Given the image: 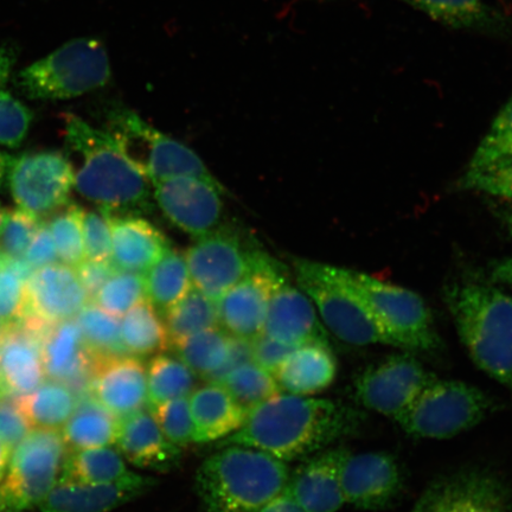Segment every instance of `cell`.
Segmentation results:
<instances>
[{
	"label": "cell",
	"instance_id": "cell-34",
	"mask_svg": "<svg viewBox=\"0 0 512 512\" xmlns=\"http://www.w3.org/2000/svg\"><path fill=\"white\" fill-rule=\"evenodd\" d=\"M75 395L66 384L49 381L34 392L19 396V405L32 427L57 430L66 424L76 407Z\"/></svg>",
	"mask_w": 512,
	"mask_h": 512
},
{
	"label": "cell",
	"instance_id": "cell-44",
	"mask_svg": "<svg viewBox=\"0 0 512 512\" xmlns=\"http://www.w3.org/2000/svg\"><path fill=\"white\" fill-rule=\"evenodd\" d=\"M160 431L165 438L178 448L194 443V422H192L189 396L162 403L151 409Z\"/></svg>",
	"mask_w": 512,
	"mask_h": 512
},
{
	"label": "cell",
	"instance_id": "cell-13",
	"mask_svg": "<svg viewBox=\"0 0 512 512\" xmlns=\"http://www.w3.org/2000/svg\"><path fill=\"white\" fill-rule=\"evenodd\" d=\"M434 379L409 352L396 354L364 369L355 381V395L364 408L396 420Z\"/></svg>",
	"mask_w": 512,
	"mask_h": 512
},
{
	"label": "cell",
	"instance_id": "cell-19",
	"mask_svg": "<svg viewBox=\"0 0 512 512\" xmlns=\"http://www.w3.org/2000/svg\"><path fill=\"white\" fill-rule=\"evenodd\" d=\"M328 330L309 297L286 277L280 281L268 306L264 326L266 337L300 347L309 343L329 344Z\"/></svg>",
	"mask_w": 512,
	"mask_h": 512
},
{
	"label": "cell",
	"instance_id": "cell-35",
	"mask_svg": "<svg viewBox=\"0 0 512 512\" xmlns=\"http://www.w3.org/2000/svg\"><path fill=\"white\" fill-rule=\"evenodd\" d=\"M147 371V407L189 396L196 384V375L179 358L157 354L151 358Z\"/></svg>",
	"mask_w": 512,
	"mask_h": 512
},
{
	"label": "cell",
	"instance_id": "cell-16",
	"mask_svg": "<svg viewBox=\"0 0 512 512\" xmlns=\"http://www.w3.org/2000/svg\"><path fill=\"white\" fill-rule=\"evenodd\" d=\"M286 275L283 265L270 258L230 288L216 303L220 328L230 336L251 342L264 334L268 306Z\"/></svg>",
	"mask_w": 512,
	"mask_h": 512
},
{
	"label": "cell",
	"instance_id": "cell-22",
	"mask_svg": "<svg viewBox=\"0 0 512 512\" xmlns=\"http://www.w3.org/2000/svg\"><path fill=\"white\" fill-rule=\"evenodd\" d=\"M93 398L108 411L125 416L147 406V371L139 357L123 355L95 363Z\"/></svg>",
	"mask_w": 512,
	"mask_h": 512
},
{
	"label": "cell",
	"instance_id": "cell-43",
	"mask_svg": "<svg viewBox=\"0 0 512 512\" xmlns=\"http://www.w3.org/2000/svg\"><path fill=\"white\" fill-rule=\"evenodd\" d=\"M512 156V95L473 153L467 170L483 168Z\"/></svg>",
	"mask_w": 512,
	"mask_h": 512
},
{
	"label": "cell",
	"instance_id": "cell-41",
	"mask_svg": "<svg viewBox=\"0 0 512 512\" xmlns=\"http://www.w3.org/2000/svg\"><path fill=\"white\" fill-rule=\"evenodd\" d=\"M145 299L143 274L119 270L101 287L92 302L110 315L121 318Z\"/></svg>",
	"mask_w": 512,
	"mask_h": 512
},
{
	"label": "cell",
	"instance_id": "cell-46",
	"mask_svg": "<svg viewBox=\"0 0 512 512\" xmlns=\"http://www.w3.org/2000/svg\"><path fill=\"white\" fill-rule=\"evenodd\" d=\"M34 113L8 91H0V145L17 149L27 138Z\"/></svg>",
	"mask_w": 512,
	"mask_h": 512
},
{
	"label": "cell",
	"instance_id": "cell-2",
	"mask_svg": "<svg viewBox=\"0 0 512 512\" xmlns=\"http://www.w3.org/2000/svg\"><path fill=\"white\" fill-rule=\"evenodd\" d=\"M62 120L68 149L80 160L74 189L102 210L136 214L149 207L152 183L127 157L117 134L72 113Z\"/></svg>",
	"mask_w": 512,
	"mask_h": 512
},
{
	"label": "cell",
	"instance_id": "cell-5",
	"mask_svg": "<svg viewBox=\"0 0 512 512\" xmlns=\"http://www.w3.org/2000/svg\"><path fill=\"white\" fill-rule=\"evenodd\" d=\"M107 49L98 38L82 37L25 67L14 80L18 92L34 101H60L98 91L111 81Z\"/></svg>",
	"mask_w": 512,
	"mask_h": 512
},
{
	"label": "cell",
	"instance_id": "cell-57",
	"mask_svg": "<svg viewBox=\"0 0 512 512\" xmlns=\"http://www.w3.org/2000/svg\"><path fill=\"white\" fill-rule=\"evenodd\" d=\"M491 279L494 283L512 287V256L495 262L491 270Z\"/></svg>",
	"mask_w": 512,
	"mask_h": 512
},
{
	"label": "cell",
	"instance_id": "cell-53",
	"mask_svg": "<svg viewBox=\"0 0 512 512\" xmlns=\"http://www.w3.org/2000/svg\"><path fill=\"white\" fill-rule=\"evenodd\" d=\"M251 361H253L252 342L232 336L226 363H224L223 367L220 370H217L216 373L210 377L208 382H220L236 368H239L242 364Z\"/></svg>",
	"mask_w": 512,
	"mask_h": 512
},
{
	"label": "cell",
	"instance_id": "cell-42",
	"mask_svg": "<svg viewBox=\"0 0 512 512\" xmlns=\"http://www.w3.org/2000/svg\"><path fill=\"white\" fill-rule=\"evenodd\" d=\"M458 191L482 192L498 200H512V156L483 168L467 170L458 179Z\"/></svg>",
	"mask_w": 512,
	"mask_h": 512
},
{
	"label": "cell",
	"instance_id": "cell-37",
	"mask_svg": "<svg viewBox=\"0 0 512 512\" xmlns=\"http://www.w3.org/2000/svg\"><path fill=\"white\" fill-rule=\"evenodd\" d=\"M74 319L95 363L107 358L130 355L127 354L121 338L120 318L110 315L95 303L88 302Z\"/></svg>",
	"mask_w": 512,
	"mask_h": 512
},
{
	"label": "cell",
	"instance_id": "cell-49",
	"mask_svg": "<svg viewBox=\"0 0 512 512\" xmlns=\"http://www.w3.org/2000/svg\"><path fill=\"white\" fill-rule=\"evenodd\" d=\"M25 310V285L15 274L0 270V320L5 323L21 318Z\"/></svg>",
	"mask_w": 512,
	"mask_h": 512
},
{
	"label": "cell",
	"instance_id": "cell-17",
	"mask_svg": "<svg viewBox=\"0 0 512 512\" xmlns=\"http://www.w3.org/2000/svg\"><path fill=\"white\" fill-rule=\"evenodd\" d=\"M345 504L361 510L387 509L403 489L401 467L387 452L347 453L342 465Z\"/></svg>",
	"mask_w": 512,
	"mask_h": 512
},
{
	"label": "cell",
	"instance_id": "cell-38",
	"mask_svg": "<svg viewBox=\"0 0 512 512\" xmlns=\"http://www.w3.org/2000/svg\"><path fill=\"white\" fill-rule=\"evenodd\" d=\"M232 336L216 328L198 332L174 348L182 360L197 377L209 380L226 363Z\"/></svg>",
	"mask_w": 512,
	"mask_h": 512
},
{
	"label": "cell",
	"instance_id": "cell-18",
	"mask_svg": "<svg viewBox=\"0 0 512 512\" xmlns=\"http://www.w3.org/2000/svg\"><path fill=\"white\" fill-rule=\"evenodd\" d=\"M89 302L73 267L51 264L38 268L25 285V310L43 323L73 319Z\"/></svg>",
	"mask_w": 512,
	"mask_h": 512
},
{
	"label": "cell",
	"instance_id": "cell-3",
	"mask_svg": "<svg viewBox=\"0 0 512 512\" xmlns=\"http://www.w3.org/2000/svg\"><path fill=\"white\" fill-rule=\"evenodd\" d=\"M290 467L258 448L229 445L204 460L196 490L208 512H258L281 494Z\"/></svg>",
	"mask_w": 512,
	"mask_h": 512
},
{
	"label": "cell",
	"instance_id": "cell-33",
	"mask_svg": "<svg viewBox=\"0 0 512 512\" xmlns=\"http://www.w3.org/2000/svg\"><path fill=\"white\" fill-rule=\"evenodd\" d=\"M125 459L111 446L83 448L68 454L62 478L82 484H112L130 476Z\"/></svg>",
	"mask_w": 512,
	"mask_h": 512
},
{
	"label": "cell",
	"instance_id": "cell-29",
	"mask_svg": "<svg viewBox=\"0 0 512 512\" xmlns=\"http://www.w3.org/2000/svg\"><path fill=\"white\" fill-rule=\"evenodd\" d=\"M189 403L194 422V443L197 444L226 439L240 430L248 415L217 382L192 390Z\"/></svg>",
	"mask_w": 512,
	"mask_h": 512
},
{
	"label": "cell",
	"instance_id": "cell-45",
	"mask_svg": "<svg viewBox=\"0 0 512 512\" xmlns=\"http://www.w3.org/2000/svg\"><path fill=\"white\" fill-rule=\"evenodd\" d=\"M42 223L41 217L31 211L19 207L8 211L0 234V251L9 258H22Z\"/></svg>",
	"mask_w": 512,
	"mask_h": 512
},
{
	"label": "cell",
	"instance_id": "cell-10",
	"mask_svg": "<svg viewBox=\"0 0 512 512\" xmlns=\"http://www.w3.org/2000/svg\"><path fill=\"white\" fill-rule=\"evenodd\" d=\"M110 124L127 157L152 184L179 176L221 184L194 151L146 123L137 113L114 111L110 115Z\"/></svg>",
	"mask_w": 512,
	"mask_h": 512
},
{
	"label": "cell",
	"instance_id": "cell-14",
	"mask_svg": "<svg viewBox=\"0 0 512 512\" xmlns=\"http://www.w3.org/2000/svg\"><path fill=\"white\" fill-rule=\"evenodd\" d=\"M409 512H512V494L494 473L463 470L435 479Z\"/></svg>",
	"mask_w": 512,
	"mask_h": 512
},
{
	"label": "cell",
	"instance_id": "cell-60",
	"mask_svg": "<svg viewBox=\"0 0 512 512\" xmlns=\"http://www.w3.org/2000/svg\"><path fill=\"white\" fill-rule=\"evenodd\" d=\"M11 456L10 448L6 447L0 441V483L3 482L6 470H8L9 460Z\"/></svg>",
	"mask_w": 512,
	"mask_h": 512
},
{
	"label": "cell",
	"instance_id": "cell-39",
	"mask_svg": "<svg viewBox=\"0 0 512 512\" xmlns=\"http://www.w3.org/2000/svg\"><path fill=\"white\" fill-rule=\"evenodd\" d=\"M217 383L222 384L247 413L281 393L274 375L254 361L242 364Z\"/></svg>",
	"mask_w": 512,
	"mask_h": 512
},
{
	"label": "cell",
	"instance_id": "cell-27",
	"mask_svg": "<svg viewBox=\"0 0 512 512\" xmlns=\"http://www.w3.org/2000/svg\"><path fill=\"white\" fill-rule=\"evenodd\" d=\"M337 371L330 344L309 343L294 349L273 375L281 392L311 396L328 389L335 382Z\"/></svg>",
	"mask_w": 512,
	"mask_h": 512
},
{
	"label": "cell",
	"instance_id": "cell-31",
	"mask_svg": "<svg viewBox=\"0 0 512 512\" xmlns=\"http://www.w3.org/2000/svg\"><path fill=\"white\" fill-rule=\"evenodd\" d=\"M146 299L165 316L192 288L185 256L170 247L144 274Z\"/></svg>",
	"mask_w": 512,
	"mask_h": 512
},
{
	"label": "cell",
	"instance_id": "cell-59",
	"mask_svg": "<svg viewBox=\"0 0 512 512\" xmlns=\"http://www.w3.org/2000/svg\"><path fill=\"white\" fill-rule=\"evenodd\" d=\"M15 158L16 157L9 155V153L0 151V190H4L8 187L10 171L12 165H14Z\"/></svg>",
	"mask_w": 512,
	"mask_h": 512
},
{
	"label": "cell",
	"instance_id": "cell-24",
	"mask_svg": "<svg viewBox=\"0 0 512 512\" xmlns=\"http://www.w3.org/2000/svg\"><path fill=\"white\" fill-rule=\"evenodd\" d=\"M42 358L51 380L75 389L85 388L87 382L91 387L95 361L74 318L49 326L42 339Z\"/></svg>",
	"mask_w": 512,
	"mask_h": 512
},
{
	"label": "cell",
	"instance_id": "cell-61",
	"mask_svg": "<svg viewBox=\"0 0 512 512\" xmlns=\"http://www.w3.org/2000/svg\"><path fill=\"white\" fill-rule=\"evenodd\" d=\"M10 331V323H5L3 320H0V342L2 339L8 334Z\"/></svg>",
	"mask_w": 512,
	"mask_h": 512
},
{
	"label": "cell",
	"instance_id": "cell-64",
	"mask_svg": "<svg viewBox=\"0 0 512 512\" xmlns=\"http://www.w3.org/2000/svg\"><path fill=\"white\" fill-rule=\"evenodd\" d=\"M5 255L0 251V270L3 268V262H4Z\"/></svg>",
	"mask_w": 512,
	"mask_h": 512
},
{
	"label": "cell",
	"instance_id": "cell-9",
	"mask_svg": "<svg viewBox=\"0 0 512 512\" xmlns=\"http://www.w3.org/2000/svg\"><path fill=\"white\" fill-rule=\"evenodd\" d=\"M68 446L57 430L35 428L11 452L0 494L11 512L41 504L59 482Z\"/></svg>",
	"mask_w": 512,
	"mask_h": 512
},
{
	"label": "cell",
	"instance_id": "cell-58",
	"mask_svg": "<svg viewBox=\"0 0 512 512\" xmlns=\"http://www.w3.org/2000/svg\"><path fill=\"white\" fill-rule=\"evenodd\" d=\"M495 214L512 236V200H499L495 204Z\"/></svg>",
	"mask_w": 512,
	"mask_h": 512
},
{
	"label": "cell",
	"instance_id": "cell-21",
	"mask_svg": "<svg viewBox=\"0 0 512 512\" xmlns=\"http://www.w3.org/2000/svg\"><path fill=\"white\" fill-rule=\"evenodd\" d=\"M347 448H328L309 457L288 480L287 490L306 512H337L345 505L342 465Z\"/></svg>",
	"mask_w": 512,
	"mask_h": 512
},
{
	"label": "cell",
	"instance_id": "cell-47",
	"mask_svg": "<svg viewBox=\"0 0 512 512\" xmlns=\"http://www.w3.org/2000/svg\"><path fill=\"white\" fill-rule=\"evenodd\" d=\"M32 426L19 405V395L10 390L0 388V441L10 448H14L27 437Z\"/></svg>",
	"mask_w": 512,
	"mask_h": 512
},
{
	"label": "cell",
	"instance_id": "cell-32",
	"mask_svg": "<svg viewBox=\"0 0 512 512\" xmlns=\"http://www.w3.org/2000/svg\"><path fill=\"white\" fill-rule=\"evenodd\" d=\"M120 328L127 354L142 357L171 349L162 315L147 299L120 318Z\"/></svg>",
	"mask_w": 512,
	"mask_h": 512
},
{
	"label": "cell",
	"instance_id": "cell-8",
	"mask_svg": "<svg viewBox=\"0 0 512 512\" xmlns=\"http://www.w3.org/2000/svg\"><path fill=\"white\" fill-rule=\"evenodd\" d=\"M491 407L489 396L472 384L435 377L395 421L409 437L445 440L479 425Z\"/></svg>",
	"mask_w": 512,
	"mask_h": 512
},
{
	"label": "cell",
	"instance_id": "cell-62",
	"mask_svg": "<svg viewBox=\"0 0 512 512\" xmlns=\"http://www.w3.org/2000/svg\"><path fill=\"white\" fill-rule=\"evenodd\" d=\"M6 214H8V211H6L2 207V204H0V234H2V230H3L5 219H6Z\"/></svg>",
	"mask_w": 512,
	"mask_h": 512
},
{
	"label": "cell",
	"instance_id": "cell-7",
	"mask_svg": "<svg viewBox=\"0 0 512 512\" xmlns=\"http://www.w3.org/2000/svg\"><path fill=\"white\" fill-rule=\"evenodd\" d=\"M338 272L360 296L395 348L433 352L441 345L430 307L418 293L386 283L367 273L338 267Z\"/></svg>",
	"mask_w": 512,
	"mask_h": 512
},
{
	"label": "cell",
	"instance_id": "cell-50",
	"mask_svg": "<svg viewBox=\"0 0 512 512\" xmlns=\"http://www.w3.org/2000/svg\"><path fill=\"white\" fill-rule=\"evenodd\" d=\"M74 270L83 288H85L89 302H92L101 287L107 283V280L119 271L112 260L93 261L87 259L74 267Z\"/></svg>",
	"mask_w": 512,
	"mask_h": 512
},
{
	"label": "cell",
	"instance_id": "cell-54",
	"mask_svg": "<svg viewBox=\"0 0 512 512\" xmlns=\"http://www.w3.org/2000/svg\"><path fill=\"white\" fill-rule=\"evenodd\" d=\"M258 512H306L299 503L285 489L280 495L268 502Z\"/></svg>",
	"mask_w": 512,
	"mask_h": 512
},
{
	"label": "cell",
	"instance_id": "cell-40",
	"mask_svg": "<svg viewBox=\"0 0 512 512\" xmlns=\"http://www.w3.org/2000/svg\"><path fill=\"white\" fill-rule=\"evenodd\" d=\"M83 208L78 204L64 206L48 223L61 264L76 267L86 259L82 230Z\"/></svg>",
	"mask_w": 512,
	"mask_h": 512
},
{
	"label": "cell",
	"instance_id": "cell-23",
	"mask_svg": "<svg viewBox=\"0 0 512 512\" xmlns=\"http://www.w3.org/2000/svg\"><path fill=\"white\" fill-rule=\"evenodd\" d=\"M27 326L11 330L0 342V384L11 393L27 395L43 383L42 339L51 324L27 320Z\"/></svg>",
	"mask_w": 512,
	"mask_h": 512
},
{
	"label": "cell",
	"instance_id": "cell-52",
	"mask_svg": "<svg viewBox=\"0 0 512 512\" xmlns=\"http://www.w3.org/2000/svg\"><path fill=\"white\" fill-rule=\"evenodd\" d=\"M24 258L27 259L35 270L55 264V262L59 260L57 259L53 236H51L47 223L43 222L41 228L38 229Z\"/></svg>",
	"mask_w": 512,
	"mask_h": 512
},
{
	"label": "cell",
	"instance_id": "cell-63",
	"mask_svg": "<svg viewBox=\"0 0 512 512\" xmlns=\"http://www.w3.org/2000/svg\"><path fill=\"white\" fill-rule=\"evenodd\" d=\"M0 512H11L8 505L5 504L2 494H0Z\"/></svg>",
	"mask_w": 512,
	"mask_h": 512
},
{
	"label": "cell",
	"instance_id": "cell-1",
	"mask_svg": "<svg viewBox=\"0 0 512 512\" xmlns=\"http://www.w3.org/2000/svg\"><path fill=\"white\" fill-rule=\"evenodd\" d=\"M361 426V414L341 402L278 394L248 413L220 443L258 448L283 462L309 458Z\"/></svg>",
	"mask_w": 512,
	"mask_h": 512
},
{
	"label": "cell",
	"instance_id": "cell-48",
	"mask_svg": "<svg viewBox=\"0 0 512 512\" xmlns=\"http://www.w3.org/2000/svg\"><path fill=\"white\" fill-rule=\"evenodd\" d=\"M83 246L87 260H112V236L110 224L102 211L83 209Z\"/></svg>",
	"mask_w": 512,
	"mask_h": 512
},
{
	"label": "cell",
	"instance_id": "cell-4",
	"mask_svg": "<svg viewBox=\"0 0 512 512\" xmlns=\"http://www.w3.org/2000/svg\"><path fill=\"white\" fill-rule=\"evenodd\" d=\"M445 303L473 363L512 388V296L494 285L465 281L446 288Z\"/></svg>",
	"mask_w": 512,
	"mask_h": 512
},
{
	"label": "cell",
	"instance_id": "cell-51",
	"mask_svg": "<svg viewBox=\"0 0 512 512\" xmlns=\"http://www.w3.org/2000/svg\"><path fill=\"white\" fill-rule=\"evenodd\" d=\"M252 347L253 361L258 363L262 368L270 371L272 374L277 370L280 364L286 360L288 355L297 348L273 341V339L268 338L265 335H261L254 339Z\"/></svg>",
	"mask_w": 512,
	"mask_h": 512
},
{
	"label": "cell",
	"instance_id": "cell-25",
	"mask_svg": "<svg viewBox=\"0 0 512 512\" xmlns=\"http://www.w3.org/2000/svg\"><path fill=\"white\" fill-rule=\"evenodd\" d=\"M112 236V262L120 271L144 274L169 247L163 233L132 213L102 210Z\"/></svg>",
	"mask_w": 512,
	"mask_h": 512
},
{
	"label": "cell",
	"instance_id": "cell-36",
	"mask_svg": "<svg viewBox=\"0 0 512 512\" xmlns=\"http://www.w3.org/2000/svg\"><path fill=\"white\" fill-rule=\"evenodd\" d=\"M164 318L172 349L198 332L219 326L216 303L194 286Z\"/></svg>",
	"mask_w": 512,
	"mask_h": 512
},
{
	"label": "cell",
	"instance_id": "cell-12",
	"mask_svg": "<svg viewBox=\"0 0 512 512\" xmlns=\"http://www.w3.org/2000/svg\"><path fill=\"white\" fill-rule=\"evenodd\" d=\"M8 187L17 207L46 216L69 203L75 187L73 164L61 152L25 153L15 158Z\"/></svg>",
	"mask_w": 512,
	"mask_h": 512
},
{
	"label": "cell",
	"instance_id": "cell-11",
	"mask_svg": "<svg viewBox=\"0 0 512 512\" xmlns=\"http://www.w3.org/2000/svg\"><path fill=\"white\" fill-rule=\"evenodd\" d=\"M184 256L192 286L215 303L271 258L259 249L247 247L228 228H216L197 239Z\"/></svg>",
	"mask_w": 512,
	"mask_h": 512
},
{
	"label": "cell",
	"instance_id": "cell-28",
	"mask_svg": "<svg viewBox=\"0 0 512 512\" xmlns=\"http://www.w3.org/2000/svg\"><path fill=\"white\" fill-rule=\"evenodd\" d=\"M433 21L454 30L510 38L512 21L484 0H401Z\"/></svg>",
	"mask_w": 512,
	"mask_h": 512
},
{
	"label": "cell",
	"instance_id": "cell-6",
	"mask_svg": "<svg viewBox=\"0 0 512 512\" xmlns=\"http://www.w3.org/2000/svg\"><path fill=\"white\" fill-rule=\"evenodd\" d=\"M298 287L315 305L326 330L344 343L395 347L362 298L345 283L338 267L306 259L293 260Z\"/></svg>",
	"mask_w": 512,
	"mask_h": 512
},
{
	"label": "cell",
	"instance_id": "cell-20",
	"mask_svg": "<svg viewBox=\"0 0 512 512\" xmlns=\"http://www.w3.org/2000/svg\"><path fill=\"white\" fill-rule=\"evenodd\" d=\"M156 480L132 472L112 484H82L60 479L40 505L42 512H111L150 491Z\"/></svg>",
	"mask_w": 512,
	"mask_h": 512
},
{
	"label": "cell",
	"instance_id": "cell-56",
	"mask_svg": "<svg viewBox=\"0 0 512 512\" xmlns=\"http://www.w3.org/2000/svg\"><path fill=\"white\" fill-rule=\"evenodd\" d=\"M17 62V51L9 44L0 43V91L8 82Z\"/></svg>",
	"mask_w": 512,
	"mask_h": 512
},
{
	"label": "cell",
	"instance_id": "cell-55",
	"mask_svg": "<svg viewBox=\"0 0 512 512\" xmlns=\"http://www.w3.org/2000/svg\"><path fill=\"white\" fill-rule=\"evenodd\" d=\"M2 270L15 274L24 285H27L36 271L24 256H22V258H9V256H5Z\"/></svg>",
	"mask_w": 512,
	"mask_h": 512
},
{
	"label": "cell",
	"instance_id": "cell-26",
	"mask_svg": "<svg viewBox=\"0 0 512 512\" xmlns=\"http://www.w3.org/2000/svg\"><path fill=\"white\" fill-rule=\"evenodd\" d=\"M121 456L139 469L169 471L181 458V448L171 444L145 409L119 421L117 443Z\"/></svg>",
	"mask_w": 512,
	"mask_h": 512
},
{
	"label": "cell",
	"instance_id": "cell-15",
	"mask_svg": "<svg viewBox=\"0 0 512 512\" xmlns=\"http://www.w3.org/2000/svg\"><path fill=\"white\" fill-rule=\"evenodd\" d=\"M153 197L164 215L192 238L200 239L219 226L223 203L221 184L179 176L152 184Z\"/></svg>",
	"mask_w": 512,
	"mask_h": 512
},
{
	"label": "cell",
	"instance_id": "cell-30",
	"mask_svg": "<svg viewBox=\"0 0 512 512\" xmlns=\"http://www.w3.org/2000/svg\"><path fill=\"white\" fill-rule=\"evenodd\" d=\"M119 421L94 398L82 399L62 427L64 443L72 451L115 445Z\"/></svg>",
	"mask_w": 512,
	"mask_h": 512
}]
</instances>
